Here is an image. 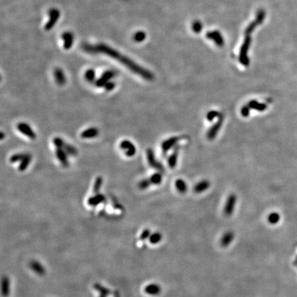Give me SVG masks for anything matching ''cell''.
Segmentation results:
<instances>
[{
	"label": "cell",
	"mask_w": 297,
	"mask_h": 297,
	"mask_svg": "<svg viewBox=\"0 0 297 297\" xmlns=\"http://www.w3.org/2000/svg\"><path fill=\"white\" fill-rule=\"evenodd\" d=\"M161 287L157 283H149L146 285L144 288V292L145 294L149 296H157L161 292Z\"/></svg>",
	"instance_id": "12"
},
{
	"label": "cell",
	"mask_w": 297,
	"mask_h": 297,
	"mask_svg": "<svg viewBox=\"0 0 297 297\" xmlns=\"http://www.w3.org/2000/svg\"><path fill=\"white\" fill-rule=\"evenodd\" d=\"M250 42H251V39H250V35H246V39L243 41V46H242L241 51H240L239 59L240 62H241L243 65H248L249 61L248 57V52L250 46Z\"/></svg>",
	"instance_id": "3"
},
{
	"label": "cell",
	"mask_w": 297,
	"mask_h": 297,
	"mask_svg": "<svg viewBox=\"0 0 297 297\" xmlns=\"http://www.w3.org/2000/svg\"><path fill=\"white\" fill-rule=\"evenodd\" d=\"M162 239V236L161 233L156 232L150 235L149 237V242L151 244L156 245L160 242Z\"/></svg>",
	"instance_id": "25"
},
{
	"label": "cell",
	"mask_w": 297,
	"mask_h": 297,
	"mask_svg": "<svg viewBox=\"0 0 297 297\" xmlns=\"http://www.w3.org/2000/svg\"><path fill=\"white\" fill-rule=\"evenodd\" d=\"M175 185V187H176L177 190H178V191L181 193H186V191H187V189H188L187 185H186V182L184 181V180H181V179L177 180Z\"/></svg>",
	"instance_id": "27"
},
{
	"label": "cell",
	"mask_w": 297,
	"mask_h": 297,
	"mask_svg": "<svg viewBox=\"0 0 297 297\" xmlns=\"http://www.w3.org/2000/svg\"><path fill=\"white\" fill-rule=\"evenodd\" d=\"M193 30L195 32H199L202 30V24L199 22H195L193 25Z\"/></svg>",
	"instance_id": "38"
},
{
	"label": "cell",
	"mask_w": 297,
	"mask_h": 297,
	"mask_svg": "<svg viewBox=\"0 0 297 297\" xmlns=\"http://www.w3.org/2000/svg\"><path fill=\"white\" fill-rule=\"evenodd\" d=\"M120 148L125 151V155L127 157H132L136 154V146L132 142L127 140H124L120 143Z\"/></svg>",
	"instance_id": "10"
},
{
	"label": "cell",
	"mask_w": 297,
	"mask_h": 297,
	"mask_svg": "<svg viewBox=\"0 0 297 297\" xmlns=\"http://www.w3.org/2000/svg\"><path fill=\"white\" fill-rule=\"evenodd\" d=\"M179 149L180 146H177L175 148L174 151H173V153L171 154V156H169V158L168 159V164L169 166L171 169L175 168L177 165V162H178V152H179Z\"/></svg>",
	"instance_id": "20"
},
{
	"label": "cell",
	"mask_w": 297,
	"mask_h": 297,
	"mask_svg": "<svg viewBox=\"0 0 297 297\" xmlns=\"http://www.w3.org/2000/svg\"><path fill=\"white\" fill-rule=\"evenodd\" d=\"M105 196L102 194L97 193L94 196L90 197L88 200V204L90 206H96L104 202Z\"/></svg>",
	"instance_id": "19"
},
{
	"label": "cell",
	"mask_w": 297,
	"mask_h": 297,
	"mask_svg": "<svg viewBox=\"0 0 297 297\" xmlns=\"http://www.w3.org/2000/svg\"><path fill=\"white\" fill-rule=\"evenodd\" d=\"M206 36H207L208 39L213 40L216 43V45H218V46H222L223 43H224V41H223L222 35L218 31L209 32L206 34Z\"/></svg>",
	"instance_id": "15"
},
{
	"label": "cell",
	"mask_w": 297,
	"mask_h": 297,
	"mask_svg": "<svg viewBox=\"0 0 297 297\" xmlns=\"http://www.w3.org/2000/svg\"><path fill=\"white\" fill-rule=\"evenodd\" d=\"M279 215L276 213H272L268 217V221L270 223H276L279 222Z\"/></svg>",
	"instance_id": "33"
},
{
	"label": "cell",
	"mask_w": 297,
	"mask_h": 297,
	"mask_svg": "<svg viewBox=\"0 0 297 297\" xmlns=\"http://www.w3.org/2000/svg\"><path fill=\"white\" fill-rule=\"evenodd\" d=\"M146 38V34L143 31L137 32L133 36V39L136 42H142Z\"/></svg>",
	"instance_id": "32"
},
{
	"label": "cell",
	"mask_w": 297,
	"mask_h": 297,
	"mask_svg": "<svg viewBox=\"0 0 297 297\" xmlns=\"http://www.w3.org/2000/svg\"><path fill=\"white\" fill-rule=\"evenodd\" d=\"M116 75V72L113 70H108L105 72L102 76H101V78L98 79V80H96L95 81V85L96 87L98 88H102V87H104L107 83H108L109 81H111V79L114 77Z\"/></svg>",
	"instance_id": "9"
},
{
	"label": "cell",
	"mask_w": 297,
	"mask_h": 297,
	"mask_svg": "<svg viewBox=\"0 0 297 297\" xmlns=\"http://www.w3.org/2000/svg\"><path fill=\"white\" fill-rule=\"evenodd\" d=\"M17 128L19 131L23 134L27 136L28 138L31 140H35L36 138V135L33 131L32 128L30 127V125L27 123L25 122H19V124L17 125Z\"/></svg>",
	"instance_id": "8"
},
{
	"label": "cell",
	"mask_w": 297,
	"mask_h": 297,
	"mask_svg": "<svg viewBox=\"0 0 297 297\" xmlns=\"http://www.w3.org/2000/svg\"><path fill=\"white\" fill-rule=\"evenodd\" d=\"M250 112V108L248 105L243 106L241 109V114L243 117H248Z\"/></svg>",
	"instance_id": "36"
},
{
	"label": "cell",
	"mask_w": 297,
	"mask_h": 297,
	"mask_svg": "<svg viewBox=\"0 0 297 297\" xmlns=\"http://www.w3.org/2000/svg\"><path fill=\"white\" fill-rule=\"evenodd\" d=\"M4 133H3V132H1V139L2 140L3 138H4Z\"/></svg>",
	"instance_id": "41"
},
{
	"label": "cell",
	"mask_w": 297,
	"mask_h": 297,
	"mask_svg": "<svg viewBox=\"0 0 297 297\" xmlns=\"http://www.w3.org/2000/svg\"><path fill=\"white\" fill-rule=\"evenodd\" d=\"M223 116L222 113H220L218 120L214 125H213L211 128L209 129V130L207 132V134H206V137L209 140V141H213L215 138V137L218 135V133L219 131L221 129L222 124H223Z\"/></svg>",
	"instance_id": "5"
},
{
	"label": "cell",
	"mask_w": 297,
	"mask_h": 297,
	"mask_svg": "<svg viewBox=\"0 0 297 297\" xmlns=\"http://www.w3.org/2000/svg\"><path fill=\"white\" fill-rule=\"evenodd\" d=\"M146 160H147L149 165L152 168L158 170L160 172H164V166L162 165V163L157 160L154 152L151 149H148L146 150Z\"/></svg>",
	"instance_id": "4"
},
{
	"label": "cell",
	"mask_w": 297,
	"mask_h": 297,
	"mask_svg": "<svg viewBox=\"0 0 297 297\" xmlns=\"http://www.w3.org/2000/svg\"><path fill=\"white\" fill-rule=\"evenodd\" d=\"M54 76L55 81L59 85H63L66 82V79L64 73L60 68H56L54 71Z\"/></svg>",
	"instance_id": "21"
},
{
	"label": "cell",
	"mask_w": 297,
	"mask_h": 297,
	"mask_svg": "<svg viewBox=\"0 0 297 297\" xmlns=\"http://www.w3.org/2000/svg\"><path fill=\"white\" fill-rule=\"evenodd\" d=\"M53 144L55 145L56 148H61L64 150L68 156H76L78 154V151L76 147L73 145H71L66 143L63 140L59 137H56L53 139Z\"/></svg>",
	"instance_id": "2"
},
{
	"label": "cell",
	"mask_w": 297,
	"mask_h": 297,
	"mask_svg": "<svg viewBox=\"0 0 297 297\" xmlns=\"http://www.w3.org/2000/svg\"><path fill=\"white\" fill-rule=\"evenodd\" d=\"M107 296H108V295H107V294L101 293V296H100V297H107Z\"/></svg>",
	"instance_id": "40"
},
{
	"label": "cell",
	"mask_w": 297,
	"mask_h": 297,
	"mask_svg": "<svg viewBox=\"0 0 297 297\" xmlns=\"http://www.w3.org/2000/svg\"><path fill=\"white\" fill-rule=\"evenodd\" d=\"M115 83L112 82V81H109L108 83H106V85L104 86L105 89L107 90V91H112L115 88Z\"/></svg>",
	"instance_id": "39"
},
{
	"label": "cell",
	"mask_w": 297,
	"mask_h": 297,
	"mask_svg": "<svg viewBox=\"0 0 297 297\" xmlns=\"http://www.w3.org/2000/svg\"><path fill=\"white\" fill-rule=\"evenodd\" d=\"M98 130L96 127H91L84 130L81 133V137L84 139H90L95 138L98 135Z\"/></svg>",
	"instance_id": "18"
},
{
	"label": "cell",
	"mask_w": 297,
	"mask_h": 297,
	"mask_svg": "<svg viewBox=\"0 0 297 297\" xmlns=\"http://www.w3.org/2000/svg\"><path fill=\"white\" fill-rule=\"evenodd\" d=\"M32 160V156L31 154L27 155V156L23 160L20 162V165L19 166V170L20 171H24L28 167V166L30 165V163L31 162Z\"/></svg>",
	"instance_id": "26"
},
{
	"label": "cell",
	"mask_w": 297,
	"mask_h": 297,
	"mask_svg": "<svg viewBox=\"0 0 297 297\" xmlns=\"http://www.w3.org/2000/svg\"><path fill=\"white\" fill-rule=\"evenodd\" d=\"M28 153H15V154L12 155L11 158H10V162L12 163H15L17 162H22L24 160Z\"/></svg>",
	"instance_id": "28"
},
{
	"label": "cell",
	"mask_w": 297,
	"mask_h": 297,
	"mask_svg": "<svg viewBox=\"0 0 297 297\" xmlns=\"http://www.w3.org/2000/svg\"><path fill=\"white\" fill-rule=\"evenodd\" d=\"M150 235H151V233H150L149 230V229H145L142 231V232L141 233V237H141V239L145 240V239H149Z\"/></svg>",
	"instance_id": "37"
},
{
	"label": "cell",
	"mask_w": 297,
	"mask_h": 297,
	"mask_svg": "<svg viewBox=\"0 0 297 297\" xmlns=\"http://www.w3.org/2000/svg\"><path fill=\"white\" fill-rule=\"evenodd\" d=\"M210 182L208 181V180H202L201 182H199L194 187V191L196 193H202L204 191H205L206 190H207L210 187Z\"/></svg>",
	"instance_id": "24"
},
{
	"label": "cell",
	"mask_w": 297,
	"mask_h": 297,
	"mask_svg": "<svg viewBox=\"0 0 297 297\" xmlns=\"http://www.w3.org/2000/svg\"><path fill=\"white\" fill-rule=\"evenodd\" d=\"M85 77L87 81H89V83L94 82L96 74L94 69H89L88 70H87L85 74Z\"/></svg>",
	"instance_id": "31"
},
{
	"label": "cell",
	"mask_w": 297,
	"mask_h": 297,
	"mask_svg": "<svg viewBox=\"0 0 297 297\" xmlns=\"http://www.w3.org/2000/svg\"><path fill=\"white\" fill-rule=\"evenodd\" d=\"M83 48H84L85 50L88 52L102 53V54L110 56L113 59L118 60V61L121 63L122 65H124L130 70L135 73V74L141 76L142 78L145 80L151 81L153 79V75L151 72L146 70V69L136 64L131 59L121 54L119 52L115 50L114 49L109 47L108 46L105 44H98L97 46L85 45L83 46Z\"/></svg>",
	"instance_id": "1"
},
{
	"label": "cell",
	"mask_w": 297,
	"mask_h": 297,
	"mask_svg": "<svg viewBox=\"0 0 297 297\" xmlns=\"http://www.w3.org/2000/svg\"><path fill=\"white\" fill-rule=\"evenodd\" d=\"M236 201L237 198L234 194H231L228 196V199L226 200L224 208H223V213L226 217H230L232 215L235 209Z\"/></svg>",
	"instance_id": "7"
},
{
	"label": "cell",
	"mask_w": 297,
	"mask_h": 297,
	"mask_svg": "<svg viewBox=\"0 0 297 297\" xmlns=\"http://www.w3.org/2000/svg\"><path fill=\"white\" fill-rule=\"evenodd\" d=\"M62 38L64 43V48L66 50H69L71 48L74 42V35L70 32H65L63 34Z\"/></svg>",
	"instance_id": "16"
},
{
	"label": "cell",
	"mask_w": 297,
	"mask_h": 297,
	"mask_svg": "<svg viewBox=\"0 0 297 297\" xmlns=\"http://www.w3.org/2000/svg\"><path fill=\"white\" fill-rule=\"evenodd\" d=\"M247 105L249 106L250 109H255L259 112L265 111L267 108V105L264 103H259L257 101H255V100H252V101H249Z\"/></svg>",
	"instance_id": "22"
},
{
	"label": "cell",
	"mask_w": 297,
	"mask_h": 297,
	"mask_svg": "<svg viewBox=\"0 0 297 297\" xmlns=\"http://www.w3.org/2000/svg\"><path fill=\"white\" fill-rule=\"evenodd\" d=\"M235 238L234 233L231 231H228L225 232L222 237L221 240H220V243L223 247L228 246L232 242Z\"/></svg>",
	"instance_id": "17"
},
{
	"label": "cell",
	"mask_w": 297,
	"mask_h": 297,
	"mask_svg": "<svg viewBox=\"0 0 297 297\" xmlns=\"http://www.w3.org/2000/svg\"><path fill=\"white\" fill-rule=\"evenodd\" d=\"M219 114L220 113L218 112L215 111V110H213V111H210L207 113V114H206V118H207L208 121L211 122L215 118L219 117Z\"/></svg>",
	"instance_id": "35"
},
{
	"label": "cell",
	"mask_w": 297,
	"mask_h": 297,
	"mask_svg": "<svg viewBox=\"0 0 297 297\" xmlns=\"http://www.w3.org/2000/svg\"><path fill=\"white\" fill-rule=\"evenodd\" d=\"M60 16V12L58 9L52 8L49 11V20L45 26L46 31H50L56 24Z\"/></svg>",
	"instance_id": "6"
},
{
	"label": "cell",
	"mask_w": 297,
	"mask_h": 297,
	"mask_svg": "<svg viewBox=\"0 0 297 297\" xmlns=\"http://www.w3.org/2000/svg\"><path fill=\"white\" fill-rule=\"evenodd\" d=\"M149 180L150 182H151V184H154V185L160 184L162 182V174L160 173H156L151 176V178H149Z\"/></svg>",
	"instance_id": "29"
},
{
	"label": "cell",
	"mask_w": 297,
	"mask_h": 297,
	"mask_svg": "<svg viewBox=\"0 0 297 297\" xmlns=\"http://www.w3.org/2000/svg\"><path fill=\"white\" fill-rule=\"evenodd\" d=\"M68 154L64 150L61 148H56V156L58 160L61 163L63 166L64 167H68L69 161L68 159Z\"/></svg>",
	"instance_id": "13"
},
{
	"label": "cell",
	"mask_w": 297,
	"mask_h": 297,
	"mask_svg": "<svg viewBox=\"0 0 297 297\" xmlns=\"http://www.w3.org/2000/svg\"><path fill=\"white\" fill-rule=\"evenodd\" d=\"M103 178L101 176L97 177L96 179L95 180V182H94V187H93V191H94V193H95L96 194L98 193V192L100 191V190H101V188L102 184H103Z\"/></svg>",
	"instance_id": "30"
},
{
	"label": "cell",
	"mask_w": 297,
	"mask_h": 297,
	"mask_svg": "<svg viewBox=\"0 0 297 297\" xmlns=\"http://www.w3.org/2000/svg\"><path fill=\"white\" fill-rule=\"evenodd\" d=\"M182 139V137L176 136V137H172V138H168L167 140H166V141H163L162 144V149L163 153H166V152L169 151L170 149L178 144V142L180 141H181Z\"/></svg>",
	"instance_id": "11"
},
{
	"label": "cell",
	"mask_w": 297,
	"mask_h": 297,
	"mask_svg": "<svg viewBox=\"0 0 297 297\" xmlns=\"http://www.w3.org/2000/svg\"><path fill=\"white\" fill-rule=\"evenodd\" d=\"M2 295L4 297H7L10 294V280L7 276H4L2 279Z\"/></svg>",
	"instance_id": "23"
},
{
	"label": "cell",
	"mask_w": 297,
	"mask_h": 297,
	"mask_svg": "<svg viewBox=\"0 0 297 297\" xmlns=\"http://www.w3.org/2000/svg\"><path fill=\"white\" fill-rule=\"evenodd\" d=\"M150 185H151V183L150 182L149 179H145L141 180V181L138 183V188L141 190H145L148 189Z\"/></svg>",
	"instance_id": "34"
},
{
	"label": "cell",
	"mask_w": 297,
	"mask_h": 297,
	"mask_svg": "<svg viewBox=\"0 0 297 297\" xmlns=\"http://www.w3.org/2000/svg\"><path fill=\"white\" fill-rule=\"evenodd\" d=\"M30 267L32 271L39 276H43L46 274L45 267L38 261L33 260L30 263Z\"/></svg>",
	"instance_id": "14"
}]
</instances>
